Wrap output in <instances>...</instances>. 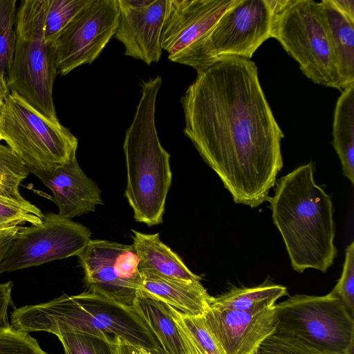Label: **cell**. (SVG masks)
Segmentation results:
<instances>
[{
  "label": "cell",
  "mask_w": 354,
  "mask_h": 354,
  "mask_svg": "<svg viewBox=\"0 0 354 354\" xmlns=\"http://www.w3.org/2000/svg\"><path fill=\"white\" fill-rule=\"evenodd\" d=\"M203 317L225 354H253L261 343L274 333L277 326L275 305L251 310L209 306Z\"/></svg>",
  "instance_id": "obj_14"
},
{
  "label": "cell",
  "mask_w": 354,
  "mask_h": 354,
  "mask_svg": "<svg viewBox=\"0 0 354 354\" xmlns=\"http://www.w3.org/2000/svg\"><path fill=\"white\" fill-rule=\"evenodd\" d=\"M320 5L344 89L354 84V22L344 15L330 0H323Z\"/></svg>",
  "instance_id": "obj_21"
},
{
  "label": "cell",
  "mask_w": 354,
  "mask_h": 354,
  "mask_svg": "<svg viewBox=\"0 0 354 354\" xmlns=\"http://www.w3.org/2000/svg\"><path fill=\"white\" fill-rule=\"evenodd\" d=\"M44 215L35 205L19 203L0 196V225L16 226L24 223L31 225L41 222Z\"/></svg>",
  "instance_id": "obj_28"
},
{
  "label": "cell",
  "mask_w": 354,
  "mask_h": 354,
  "mask_svg": "<svg viewBox=\"0 0 354 354\" xmlns=\"http://www.w3.org/2000/svg\"><path fill=\"white\" fill-rule=\"evenodd\" d=\"M16 0H0V91L9 94L7 77L11 68L15 46Z\"/></svg>",
  "instance_id": "obj_23"
},
{
  "label": "cell",
  "mask_w": 354,
  "mask_h": 354,
  "mask_svg": "<svg viewBox=\"0 0 354 354\" xmlns=\"http://www.w3.org/2000/svg\"><path fill=\"white\" fill-rule=\"evenodd\" d=\"M3 103H4V97H3L1 92L0 91V115H1V113L2 111L3 106Z\"/></svg>",
  "instance_id": "obj_37"
},
{
  "label": "cell",
  "mask_w": 354,
  "mask_h": 354,
  "mask_svg": "<svg viewBox=\"0 0 354 354\" xmlns=\"http://www.w3.org/2000/svg\"><path fill=\"white\" fill-rule=\"evenodd\" d=\"M0 133L32 174L52 170L76 156L77 138L15 92L4 99Z\"/></svg>",
  "instance_id": "obj_7"
},
{
  "label": "cell",
  "mask_w": 354,
  "mask_h": 354,
  "mask_svg": "<svg viewBox=\"0 0 354 354\" xmlns=\"http://www.w3.org/2000/svg\"><path fill=\"white\" fill-rule=\"evenodd\" d=\"M287 288L266 281L254 287L233 288L218 297H212L210 306L238 310H261L273 306L287 295Z\"/></svg>",
  "instance_id": "obj_22"
},
{
  "label": "cell",
  "mask_w": 354,
  "mask_h": 354,
  "mask_svg": "<svg viewBox=\"0 0 354 354\" xmlns=\"http://www.w3.org/2000/svg\"><path fill=\"white\" fill-rule=\"evenodd\" d=\"M11 326L30 333L44 331L110 335L151 354L162 349L144 321L132 308L89 291L62 295L48 301L15 308Z\"/></svg>",
  "instance_id": "obj_3"
},
{
  "label": "cell",
  "mask_w": 354,
  "mask_h": 354,
  "mask_svg": "<svg viewBox=\"0 0 354 354\" xmlns=\"http://www.w3.org/2000/svg\"><path fill=\"white\" fill-rule=\"evenodd\" d=\"M30 174L14 151L0 143V196L19 203L28 202L21 195L19 186Z\"/></svg>",
  "instance_id": "obj_24"
},
{
  "label": "cell",
  "mask_w": 354,
  "mask_h": 354,
  "mask_svg": "<svg viewBox=\"0 0 354 354\" xmlns=\"http://www.w3.org/2000/svg\"><path fill=\"white\" fill-rule=\"evenodd\" d=\"M119 19L115 37L125 55L149 65L162 55L160 36L168 0H118Z\"/></svg>",
  "instance_id": "obj_15"
},
{
  "label": "cell",
  "mask_w": 354,
  "mask_h": 354,
  "mask_svg": "<svg viewBox=\"0 0 354 354\" xmlns=\"http://www.w3.org/2000/svg\"><path fill=\"white\" fill-rule=\"evenodd\" d=\"M238 0H168L161 36L162 50L174 62L205 70L207 39L221 17Z\"/></svg>",
  "instance_id": "obj_9"
},
{
  "label": "cell",
  "mask_w": 354,
  "mask_h": 354,
  "mask_svg": "<svg viewBox=\"0 0 354 354\" xmlns=\"http://www.w3.org/2000/svg\"><path fill=\"white\" fill-rule=\"evenodd\" d=\"M3 140V139H2L1 135V133H0V141H1V140Z\"/></svg>",
  "instance_id": "obj_41"
},
{
  "label": "cell",
  "mask_w": 354,
  "mask_h": 354,
  "mask_svg": "<svg viewBox=\"0 0 354 354\" xmlns=\"http://www.w3.org/2000/svg\"><path fill=\"white\" fill-rule=\"evenodd\" d=\"M21 225L12 227L0 234V266Z\"/></svg>",
  "instance_id": "obj_33"
},
{
  "label": "cell",
  "mask_w": 354,
  "mask_h": 354,
  "mask_svg": "<svg viewBox=\"0 0 354 354\" xmlns=\"http://www.w3.org/2000/svg\"><path fill=\"white\" fill-rule=\"evenodd\" d=\"M185 135L236 203L270 199L283 167L284 137L260 84L256 64L223 57L197 73L180 100Z\"/></svg>",
  "instance_id": "obj_1"
},
{
  "label": "cell",
  "mask_w": 354,
  "mask_h": 354,
  "mask_svg": "<svg viewBox=\"0 0 354 354\" xmlns=\"http://www.w3.org/2000/svg\"><path fill=\"white\" fill-rule=\"evenodd\" d=\"M253 354H258L257 351L255 353H254Z\"/></svg>",
  "instance_id": "obj_42"
},
{
  "label": "cell",
  "mask_w": 354,
  "mask_h": 354,
  "mask_svg": "<svg viewBox=\"0 0 354 354\" xmlns=\"http://www.w3.org/2000/svg\"><path fill=\"white\" fill-rule=\"evenodd\" d=\"M91 236L84 225L48 212L39 223L21 226L0 266V274L77 256Z\"/></svg>",
  "instance_id": "obj_10"
},
{
  "label": "cell",
  "mask_w": 354,
  "mask_h": 354,
  "mask_svg": "<svg viewBox=\"0 0 354 354\" xmlns=\"http://www.w3.org/2000/svg\"><path fill=\"white\" fill-rule=\"evenodd\" d=\"M274 333L295 337L322 354H343L354 340V320L332 291L324 296L295 295L275 304Z\"/></svg>",
  "instance_id": "obj_8"
},
{
  "label": "cell",
  "mask_w": 354,
  "mask_h": 354,
  "mask_svg": "<svg viewBox=\"0 0 354 354\" xmlns=\"http://www.w3.org/2000/svg\"><path fill=\"white\" fill-rule=\"evenodd\" d=\"M12 227H0V234Z\"/></svg>",
  "instance_id": "obj_38"
},
{
  "label": "cell",
  "mask_w": 354,
  "mask_h": 354,
  "mask_svg": "<svg viewBox=\"0 0 354 354\" xmlns=\"http://www.w3.org/2000/svg\"><path fill=\"white\" fill-rule=\"evenodd\" d=\"M132 308L167 354H200L184 328L174 320L167 304L141 290Z\"/></svg>",
  "instance_id": "obj_17"
},
{
  "label": "cell",
  "mask_w": 354,
  "mask_h": 354,
  "mask_svg": "<svg viewBox=\"0 0 354 354\" xmlns=\"http://www.w3.org/2000/svg\"><path fill=\"white\" fill-rule=\"evenodd\" d=\"M272 0H238L221 17L207 39L205 69L227 57L249 59L272 36Z\"/></svg>",
  "instance_id": "obj_12"
},
{
  "label": "cell",
  "mask_w": 354,
  "mask_h": 354,
  "mask_svg": "<svg viewBox=\"0 0 354 354\" xmlns=\"http://www.w3.org/2000/svg\"><path fill=\"white\" fill-rule=\"evenodd\" d=\"M314 171L308 162L281 177L268 201L291 266L299 273L308 268L326 272L337 252L333 202Z\"/></svg>",
  "instance_id": "obj_2"
},
{
  "label": "cell",
  "mask_w": 354,
  "mask_h": 354,
  "mask_svg": "<svg viewBox=\"0 0 354 354\" xmlns=\"http://www.w3.org/2000/svg\"><path fill=\"white\" fill-rule=\"evenodd\" d=\"M64 354H118V339L81 333H65L57 335Z\"/></svg>",
  "instance_id": "obj_25"
},
{
  "label": "cell",
  "mask_w": 354,
  "mask_h": 354,
  "mask_svg": "<svg viewBox=\"0 0 354 354\" xmlns=\"http://www.w3.org/2000/svg\"><path fill=\"white\" fill-rule=\"evenodd\" d=\"M117 339L118 354H151L144 349L132 344L125 343L119 338Z\"/></svg>",
  "instance_id": "obj_35"
},
{
  "label": "cell",
  "mask_w": 354,
  "mask_h": 354,
  "mask_svg": "<svg viewBox=\"0 0 354 354\" xmlns=\"http://www.w3.org/2000/svg\"><path fill=\"white\" fill-rule=\"evenodd\" d=\"M172 316L188 333L201 354H225L206 327L203 316H188L167 305Z\"/></svg>",
  "instance_id": "obj_27"
},
{
  "label": "cell",
  "mask_w": 354,
  "mask_h": 354,
  "mask_svg": "<svg viewBox=\"0 0 354 354\" xmlns=\"http://www.w3.org/2000/svg\"><path fill=\"white\" fill-rule=\"evenodd\" d=\"M17 226V225H16ZM0 227H13V226H10V225H0Z\"/></svg>",
  "instance_id": "obj_40"
},
{
  "label": "cell",
  "mask_w": 354,
  "mask_h": 354,
  "mask_svg": "<svg viewBox=\"0 0 354 354\" xmlns=\"http://www.w3.org/2000/svg\"><path fill=\"white\" fill-rule=\"evenodd\" d=\"M12 281L0 283V328L9 325L8 309L12 302Z\"/></svg>",
  "instance_id": "obj_32"
},
{
  "label": "cell",
  "mask_w": 354,
  "mask_h": 354,
  "mask_svg": "<svg viewBox=\"0 0 354 354\" xmlns=\"http://www.w3.org/2000/svg\"><path fill=\"white\" fill-rule=\"evenodd\" d=\"M119 14L118 0H89L50 44L57 74L93 63L115 34Z\"/></svg>",
  "instance_id": "obj_13"
},
{
  "label": "cell",
  "mask_w": 354,
  "mask_h": 354,
  "mask_svg": "<svg viewBox=\"0 0 354 354\" xmlns=\"http://www.w3.org/2000/svg\"><path fill=\"white\" fill-rule=\"evenodd\" d=\"M275 38L315 84L344 89L342 79L320 2L285 0L275 12Z\"/></svg>",
  "instance_id": "obj_6"
},
{
  "label": "cell",
  "mask_w": 354,
  "mask_h": 354,
  "mask_svg": "<svg viewBox=\"0 0 354 354\" xmlns=\"http://www.w3.org/2000/svg\"><path fill=\"white\" fill-rule=\"evenodd\" d=\"M161 86L160 76L142 82L141 97L123 145L127 174L124 195L135 220L148 226L162 223L172 180L170 155L159 140L155 124Z\"/></svg>",
  "instance_id": "obj_4"
},
{
  "label": "cell",
  "mask_w": 354,
  "mask_h": 354,
  "mask_svg": "<svg viewBox=\"0 0 354 354\" xmlns=\"http://www.w3.org/2000/svg\"><path fill=\"white\" fill-rule=\"evenodd\" d=\"M0 354H48L29 333L11 325L0 328Z\"/></svg>",
  "instance_id": "obj_29"
},
{
  "label": "cell",
  "mask_w": 354,
  "mask_h": 354,
  "mask_svg": "<svg viewBox=\"0 0 354 354\" xmlns=\"http://www.w3.org/2000/svg\"><path fill=\"white\" fill-rule=\"evenodd\" d=\"M32 174L52 192L50 200L63 217L71 219L103 204L100 189L80 168L76 156L52 170Z\"/></svg>",
  "instance_id": "obj_16"
},
{
  "label": "cell",
  "mask_w": 354,
  "mask_h": 354,
  "mask_svg": "<svg viewBox=\"0 0 354 354\" xmlns=\"http://www.w3.org/2000/svg\"><path fill=\"white\" fill-rule=\"evenodd\" d=\"M160 354H167V353L165 351H164L162 348Z\"/></svg>",
  "instance_id": "obj_39"
},
{
  "label": "cell",
  "mask_w": 354,
  "mask_h": 354,
  "mask_svg": "<svg viewBox=\"0 0 354 354\" xmlns=\"http://www.w3.org/2000/svg\"><path fill=\"white\" fill-rule=\"evenodd\" d=\"M343 354H354V340L350 343Z\"/></svg>",
  "instance_id": "obj_36"
},
{
  "label": "cell",
  "mask_w": 354,
  "mask_h": 354,
  "mask_svg": "<svg viewBox=\"0 0 354 354\" xmlns=\"http://www.w3.org/2000/svg\"><path fill=\"white\" fill-rule=\"evenodd\" d=\"M332 292L344 304L350 314L354 315V242L346 248L341 277Z\"/></svg>",
  "instance_id": "obj_31"
},
{
  "label": "cell",
  "mask_w": 354,
  "mask_h": 354,
  "mask_svg": "<svg viewBox=\"0 0 354 354\" xmlns=\"http://www.w3.org/2000/svg\"><path fill=\"white\" fill-rule=\"evenodd\" d=\"M142 290L188 316H203L212 296L201 281H187L160 275L151 270L140 271Z\"/></svg>",
  "instance_id": "obj_18"
},
{
  "label": "cell",
  "mask_w": 354,
  "mask_h": 354,
  "mask_svg": "<svg viewBox=\"0 0 354 354\" xmlns=\"http://www.w3.org/2000/svg\"><path fill=\"white\" fill-rule=\"evenodd\" d=\"M133 245L139 259V270H151L160 275L187 281H201L181 258L162 243L159 233L144 234L132 230Z\"/></svg>",
  "instance_id": "obj_19"
},
{
  "label": "cell",
  "mask_w": 354,
  "mask_h": 354,
  "mask_svg": "<svg viewBox=\"0 0 354 354\" xmlns=\"http://www.w3.org/2000/svg\"><path fill=\"white\" fill-rule=\"evenodd\" d=\"M89 0H49L44 22V39L52 44Z\"/></svg>",
  "instance_id": "obj_26"
},
{
  "label": "cell",
  "mask_w": 354,
  "mask_h": 354,
  "mask_svg": "<svg viewBox=\"0 0 354 354\" xmlns=\"http://www.w3.org/2000/svg\"><path fill=\"white\" fill-rule=\"evenodd\" d=\"M77 257L89 292L133 307L142 290L139 259L133 244L91 240Z\"/></svg>",
  "instance_id": "obj_11"
},
{
  "label": "cell",
  "mask_w": 354,
  "mask_h": 354,
  "mask_svg": "<svg viewBox=\"0 0 354 354\" xmlns=\"http://www.w3.org/2000/svg\"><path fill=\"white\" fill-rule=\"evenodd\" d=\"M332 145L342 173L354 185V84L343 89L333 115Z\"/></svg>",
  "instance_id": "obj_20"
},
{
  "label": "cell",
  "mask_w": 354,
  "mask_h": 354,
  "mask_svg": "<svg viewBox=\"0 0 354 354\" xmlns=\"http://www.w3.org/2000/svg\"><path fill=\"white\" fill-rule=\"evenodd\" d=\"M258 354H322L301 340L285 334L273 333L259 345Z\"/></svg>",
  "instance_id": "obj_30"
},
{
  "label": "cell",
  "mask_w": 354,
  "mask_h": 354,
  "mask_svg": "<svg viewBox=\"0 0 354 354\" xmlns=\"http://www.w3.org/2000/svg\"><path fill=\"white\" fill-rule=\"evenodd\" d=\"M49 0H24L17 10L16 46L7 77L10 92L22 97L47 118L58 120L53 97L57 75L53 47L44 39Z\"/></svg>",
  "instance_id": "obj_5"
},
{
  "label": "cell",
  "mask_w": 354,
  "mask_h": 354,
  "mask_svg": "<svg viewBox=\"0 0 354 354\" xmlns=\"http://www.w3.org/2000/svg\"><path fill=\"white\" fill-rule=\"evenodd\" d=\"M330 1L344 15L354 22L353 0H330Z\"/></svg>",
  "instance_id": "obj_34"
}]
</instances>
